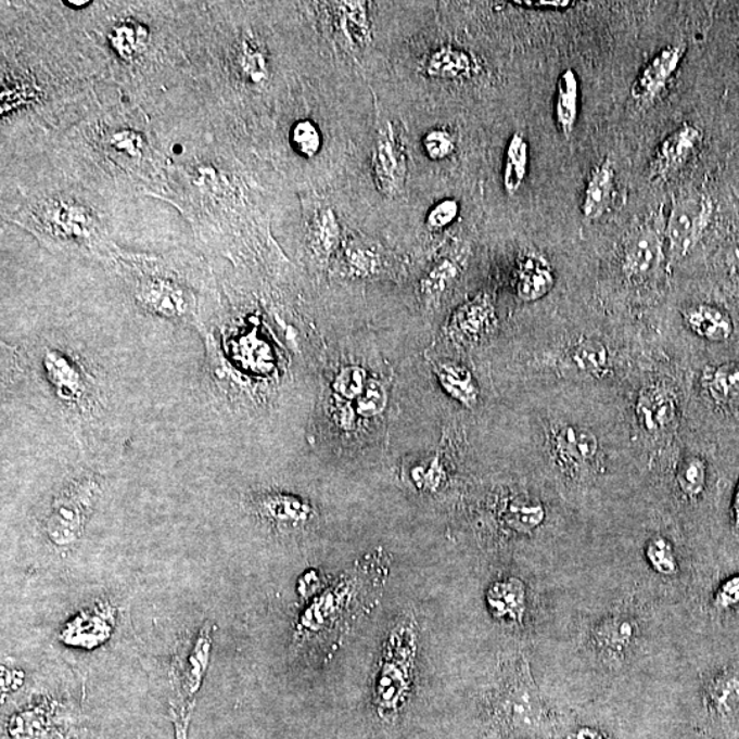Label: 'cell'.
<instances>
[{"mask_svg": "<svg viewBox=\"0 0 739 739\" xmlns=\"http://www.w3.org/2000/svg\"><path fill=\"white\" fill-rule=\"evenodd\" d=\"M387 575L390 559L375 550L314 597L297 617L298 649L317 659L332 658L356 622L379 602Z\"/></svg>", "mask_w": 739, "mask_h": 739, "instance_id": "cell-1", "label": "cell"}, {"mask_svg": "<svg viewBox=\"0 0 739 739\" xmlns=\"http://www.w3.org/2000/svg\"><path fill=\"white\" fill-rule=\"evenodd\" d=\"M21 358L3 355V360L12 361L10 369H18L21 377L38 379L44 390V397L65 419L80 444L91 442L93 423L101 418L103 408L102 387L98 379L84 364L80 356L44 342Z\"/></svg>", "mask_w": 739, "mask_h": 739, "instance_id": "cell-2", "label": "cell"}, {"mask_svg": "<svg viewBox=\"0 0 739 739\" xmlns=\"http://www.w3.org/2000/svg\"><path fill=\"white\" fill-rule=\"evenodd\" d=\"M120 270L136 303L146 314L207 335L212 316L202 286L165 259L123 258Z\"/></svg>", "mask_w": 739, "mask_h": 739, "instance_id": "cell-3", "label": "cell"}, {"mask_svg": "<svg viewBox=\"0 0 739 739\" xmlns=\"http://www.w3.org/2000/svg\"><path fill=\"white\" fill-rule=\"evenodd\" d=\"M496 679L486 701L490 731L512 737L541 730L547 723V710L526 659L518 657L502 664Z\"/></svg>", "mask_w": 739, "mask_h": 739, "instance_id": "cell-4", "label": "cell"}, {"mask_svg": "<svg viewBox=\"0 0 739 739\" xmlns=\"http://www.w3.org/2000/svg\"><path fill=\"white\" fill-rule=\"evenodd\" d=\"M418 627L411 613H403L387 632L373 678V704L386 722L395 721L416 679Z\"/></svg>", "mask_w": 739, "mask_h": 739, "instance_id": "cell-5", "label": "cell"}, {"mask_svg": "<svg viewBox=\"0 0 739 739\" xmlns=\"http://www.w3.org/2000/svg\"><path fill=\"white\" fill-rule=\"evenodd\" d=\"M102 495V480L93 473L75 476L62 487L44 518L47 539L58 549L76 547Z\"/></svg>", "mask_w": 739, "mask_h": 739, "instance_id": "cell-6", "label": "cell"}, {"mask_svg": "<svg viewBox=\"0 0 739 739\" xmlns=\"http://www.w3.org/2000/svg\"><path fill=\"white\" fill-rule=\"evenodd\" d=\"M250 511L272 531L291 534L301 533L317 521L316 507L311 501L295 493L265 490L251 496Z\"/></svg>", "mask_w": 739, "mask_h": 739, "instance_id": "cell-7", "label": "cell"}, {"mask_svg": "<svg viewBox=\"0 0 739 739\" xmlns=\"http://www.w3.org/2000/svg\"><path fill=\"white\" fill-rule=\"evenodd\" d=\"M712 202L702 193L691 192L675 199L665 227L670 254L683 258L699 243L710 227Z\"/></svg>", "mask_w": 739, "mask_h": 739, "instance_id": "cell-8", "label": "cell"}, {"mask_svg": "<svg viewBox=\"0 0 739 739\" xmlns=\"http://www.w3.org/2000/svg\"><path fill=\"white\" fill-rule=\"evenodd\" d=\"M370 170L381 195L393 199L405 191L408 176L407 150L405 140L392 123H386L377 135L370 154Z\"/></svg>", "mask_w": 739, "mask_h": 739, "instance_id": "cell-9", "label": "cell"}, {"mask_svg": "<svg viewBox=\"0 0 739 739\" xmlns=\"http://www.w3.org/2000/svg\"><path fill=\"white\" fill-rule=\"evenodd\" d=\"M213 651V626L207 623L193 634L190 642L182 645L171 664V675L178 693L187 705H195Z\"/></svg>", "mask_w": 739, "mask_h": 739, "instance_id": "cell-10", "label": "cell"}, {"mask_svg": "<svg viewBox=\"0 0 739 739\" xmlns=\"http://www.w3.org/2000/svg\"><path fill=\"white\" fill-rule=\"evenodd\" d=\"M115 617L117 610L109 601H99L73 616L62 628L60 639L72 648H99L112 637Z\"/></svg>", "mask_w": 739, "mask_h": 739, "instance_id": "cell-11", "label": "cell"}, {"mask_svg": "<svg viewBox=\"0 0 739 739\" xmlns=\"http://www.w3.org/2000/svg\"><path fill=\"white\" fill-rule=\"evenodd\" d=\"M688 51L686 44H670L659 50L638 73L632 86V98L639 104H651L662 95L678 73Z\"/></svg>", "mask_w": 739, "mask_h": 739, "instance_id": "cell-12", "label": "cell"}, {"mask_svg": "<svg viewBox=\"0 0 739 739\" xmlns=\"http://www.w3.org/2000/svg\"><path fill=\"white\" fill-rule=\"evenodd\" d=\"M704 130L685 123L659 144L651 165L652 178H668L684 169L704 145Z\"/></svg>", "mask_w": 739, "mask_h": 739, "instance_id": "cell-13", "label": "cell"}, {"mask_svg": "<svg viewBox=\"0 0 739 739\" xmlns=\"http://www.w3.org/2000/svg\"><path fill=\"white\" fill-rule=\"evenodd\" d=\"M496 324L495 303L486 292H481L455 308L445 333L455 342L479 343L495 330Z\"/></svg>", "mask_w": 739, "mask_h": 739, "instance_id": "cell-14", "label": "cell"}, {"mask_svg": "<svg viewBox=\"0 0 739 739\" xmlns=\"http://www.w3.org/2000/svg\"><path fill=\"white\" fill-rule=\"evenodd\" d=\"M550 448L563 469L581 471L595 463L600 443L590 430L578 424H564L550 434Z\"/></svg>", "mask_w": 739, "mask_h": 739, "instance_id": "cell-15", "label": "cell"}, {"mask_svg": "<svg viewBox=\"0 0 739 739\" xmlns=\"http://www.w3.org/2000/svg\"><path fill=\"white\" fill-rule=\"evenodd\" d=\"M634 410L644 432L657 436L674 426L678 418V398L667 385H648L639 392Z\"/></svg>", "mask_w": 739, "mask_h": 739, "instance_id": "cell-16", "label": "cell"}, {"mask_svg": "<svg viewBox=\"0 0 739 739\" xmlns=\"http://www.w3.org/2000/svg\"><path fill=\"white\" fill-rule=\"evenodd\" d=\"M480 62L473 52L455 44L434 47L424 55L419 72L432 80L463 81L479 75Z\"/></svg>", "mask_w": 739, "mask_h": 739, "instance_id": "cell-17", "label": "cell"}, {"mask_svg": "<svg viewBox=\"0 0 739 739\" xmlns=\"http://www.w3.org/2000/svg\"><path fill=\"white\" fill-rule=\"evenodd\" d=\"M662 256L663 244L657 229L641 228L628 238L623 250V270L630 279H647L658 269Z\"/></svg>", "mask_w": 739, "mask_h": 739, "instance_id": "cell-18", "label": "cell"}, {"mask_svg": "<svg viewBox=\"0 0 739 739\" xmlns=\"http://www.w3.org/2000/svg\"><path fill=\"white\" fill-rule=\"evenodd\" d=\"M616 198L615 166L610 158L600 162L590 171L586 181L581 212L586 219L596 221L606 215L613 206Z\"/></svg>", "mask_w": 739, "mask_h": 739, "instance_id": "cell-19", "label": "cell"}, {"mask_svg": "<svg viewBox=\"0 0 739 739\" xmlns=\"http://www.w3.org/2000/svg\"><path fill=\"white\" fill-rule=\"evenodd\" d=\"M555 285V275L548 262L537 254H525L518 259L513 272V290L522 302H537Z\"/></svg>", "mask_w": 739, "mask_h": 739, "instance_id": "cell-20", "label": "cell"}, {"mask_svg": "<svg viewBox=\"0 0 739 739\" xmlns=\"http://www.w3.org/2000/svg\"><path fill=\"white\" fill-rule=\"evenodd\" d=\"M486 604L497 621L519 625L526 612V586L518 578L493 582L486 594Z\"/></svg>", "mask_w": 739, "mask_h": 739, "instance_id": "cell-21", "label": "cell"}, {"mask_svg": "<svg viewBox=\"0 0 739 739\" xmlns=\"http://www.w3.org/2000/svg\"><path fill=\"white\" fill-rule=\"evenodd\" d=\"M610 351L604 343L585 339L571 345L562 356L563 370L581 379H599L610 367Z\"/></svg>", "mask_w": 739, "mask_h": 739, "instance_id": "cell-22", "label": "cell"}, {"mask_svg": "<svg viewBox=\"0 0 739 739\" xmlns=\"http://www.w3.org/2000/svg\"><path fill=\"white\" fill-rule=\"evenodd\" d=\"M334 26L353 49H365L371 43V21L369 3L335 2L333 3Z\"/></svg>", "mask_w": 739, "mask_h": 739, "instance_id": "cell-23", "label": "cell"}, {"mask_svg": "<svg viewBox=\"0 0 739 739\" xmlns=\"http://www.w3.org/2000/svg\"><path fill=\"white\" fill-rule=\"evenodd\" d=\"M343 243L342 225L337 214L329 206L314 212L308 225V244L317 259L329 262L339 253Z\"/></svg>", "mask_w": 739, "mask_h": 739, "instance_id": "cell-24", "label": "cell"}, {"mask_svg": "<svg viewBox=\"0 0 739 739\" xmlns=\"http://www.w3.org/2000/svg\"><path fill=\"white\" fill-rule=\"evenodd\" d=\"M685 323L699 337L711 343H725L734 333L730 316L712 304H695L683 313Z\"/></svg>", "mask_w": 739, "mask_h": 739, "instance_id": "cell-25", "label": "cell"}, {"mask_svg": "<svg viewBox=\"0 0 739 739\" xmlns=\"http://www.w3.org/2000/svg\"><path fill=\"white\" fill-rule=\"evenodd\" d=\"M701 385L717 406L739 407L738 361L706 366L702 371Z\"/></svg>", "mask_w": 739, "mask_h": 739, "instance_id": "cell-26", "label": "cell"}, {"mask_svg": "<svg viewBox=\"0 0 739 739\" xmlns=\"http://www.w3.org/2000/svg\"><path fill=\"white\" fill-rule=\"evenodd\" d=\"M579 80L574 69L568 67L562 73L557 81V89H555V119L557 125L564 136H571L576 127V120L579 115Z\"/></svg>", "mask_w": 739, "mask_h": 739, "instance_id": "cell-27", "label": "cell"}, {"mask_svg": "<svg viewBox=\"0 0 739 739\" xmlns=\"http://www.w3.org/2000/svg\"><path fill=\"white\" fill-rule=\"evenodd\" d=\"M433 371L439 385L448 395L466 408H474L480 402L479 386L473 374L464 366L454 361H434Z\"/></svg>", "mask_w": 739, "mask_h": 739, "instance_id": "cell-28", "label": "cell"}, {"mask_svg": "<svg viewBox=\"0 0 739 739\" xmlns=\"http://www.w3.org/2000/svg\"><path fill=\"white\" fill-rule=\"evenodd\" d=\"M461 266L454 256H443L434 262L432 267L424 272L419 280L418 291L422 301L429 304H438L459 279Z\"/></svg>", "mask_w": 739, "mask_h": 739, "instance_id": "cell-29", "label": "cell"}, {"mask_svg": "<svg viewBox=\"0 0 739 739\" xmlns=\"http://www.w3.org/2000/svg\"><path fill=\"white\" fill-rule=\"evenodd\" d=\"M528 143L522 132L511 135L505 151L502 162V187L508 195L512 196L521 190L528 171Z\"/></svg>", "mask_w": 739, "mask_h": 739, "instance_id": "cell-30", "label": "cell"}, {"mask_svg": "<svg viewBox=\"0 0 739 739\" xmlns=\"http://www.w3.org/2000/svg\"><path fill=\"white\" fill-rule=\"evenodd\" d=\"M342 259L343 270L351 279H371L384 269V258L373 246L345 244Z\"/></svg>", "mask_w": 739, "mask_h": 739, "instance_id": "cell-31", "label": "cell"}, {"mask_svg": "<svg viewBox=\"0 0 739 739\" xmlns=\"http://www.w3.org/2000/svg\"><path fill=\"white\" fill-rule=\"evenodd\" d=\"M444 453L438 449L429 458L417 461L406 470L407 481L418 490L434 492L447 480Z\"/></svg>", "mask_w": 739, "mask_h": 739, "instance_id": "cell-32", "label": "cell"}, {"mask_svg": "<svg viewBox=\"0 0 739 739\" xmlns=\"http://www.w3.org/2000/svg\"><path fill=\"white\" fill-rule=\"evenodd\" d=\"M502 519L508 527L518 533H532L545 521L541 502L528 499H513L508 502Z\"/></svg>", "mask_w": 739, "mask_h": 739, "instance_id": "cell-33", "label": "cell"}, {"mask_svg": "<svg viewBox=\"0 0 739 739\" xmlns=\"http://www.w3.org/2000/svg\"><path fill=\"white\" fill-rule=\"evenodd\" d=\"M637 628L627 620H612L597 628L596 641L610 653H623L634 642Z\"/></svg>", "mask_w": 739, "mask_h": 739, "instance_id": "cell-34", "label": "cell"}, {"mask_svg": "<svg viewBox=\"0 0 739 739\" xmlns=\"http://www.w3.org/2000/svg\"><path fill=\"white\" fill-rule=\"evenodd\" d=\"M708 701L717 714H730L739 705V678L732 674L717 676L708 688Z\"/></svg>", "mask_w": 739, "mask_h": 739, "instance_id": "cell-35", "label": "cell"}, {"mask_svg": "<svg viewBox=\"0 0 739 739\" xmlns=\"http://www.w3.org/2000/svg\"><path fill=\"white\" fill-rule=\"evenodd\" d=\"M676 482L680 492L689 499H697L706 486V464L700 456L691 455L680 461L676 471Z\"/></svg>", "mask_w": 739, "mask_h": 739, "instance_id": "cell-36", "label": "cell"}, {"mask_svg": "<svg viewBox=\"0 0 739 739\" xmlns=\"http://www.w3.org/2000/svg\"><path fill=\"white\" fill-rule=\"evenodd\" d=\"M291 145L303 158L313 160L321 152V129L311 119H301L291 129Z\"/></svg>", "mask_w": 739, "mask_h": 739, "instance_id": "cell-37", "label": "cell"}, {"mask_svg": "<svg viewBox=\"0 0 739 739\" xmlns=\"http://www.w3.org/2000/svg\"><path fill=\"white\" fill-rule=\"evenodd\" d=\"M645 558L658 574L673 576L678 573L679 564L676 560L673 544L663 536H654L645 547Z\"/></svg>", "mask_w": 739, "mask_h": 739, "instance_id": "cell-38", "label": "cell"}, {"mask_svg": "<svg viewBox=\"0 0 739 739\" xmlns=\"http://www.w3.org/2000/svg\"><path fill=\"white\" fill-rule=\"evenodd\" d=\"M240 67L245 80L255 84V86H259L269 76L266 54L254 40H244L243 46H241Z\"/></svg>", "mask_w": 739, "mask_h": 739, "instance_id": "cell-39", "label": "cell"}, {"mask_svg": "<svg viewBox=\"0 0 739 739\" xmlns=\"http://www.w3.org/2000/svg\"><path fill=\"white\" fill-rule=\"evenodd\" d=\"M421 144L424 155L433 162L448 160L458 149V141H456L455 135L442 127L429 129L422 136Z\"/></svg>", "mask_w": 739, "mask_h": 739, "instance_id": "cell-40", "label": "cell"}, {"mask_svg": "<svg viewBox=\"0 0 739 739\" xmlns=\"http://www.w3.org/2000/svg\"><path fill=\"white\" fill-rule=\"evenodd\" d=\"M369 381L366 371L361 367H344L335 375L333 391L344 398H358L364 393Z\"/></svg>", "mask_w": 739, "mask_h": 739, "instance_id": "cell-41", "label": "cell"}, {"mask_svg": "<svg viewBox=\"0 0 739 739\" xmlns=\"http://www.w3.org/2000/svg\"><path fill=\"white\" fill-rule=\"evenodd\" d=\"M460 215V203L455 198H444L429 208L424 224L433 232L450 227Z\"/></svg>", "mask_w": 739, "mask_h": 739, "instance_id": "cell-42", "label": "cell"}, {"mask_svg": "<svg viewBox=\"0 0 739 739\" xmlns=\"http://www.w3.org/2000/svg\"><path fill=\"white\" fill-rule=\"evenodd\" d=\"M358 400V412L364 417L379 416L386 406V391L380 382L370 380L364 393L356 398Z\"/></svg>", "mask_w": 739, "mask_h": 739, "instance_id": "cell-43", "label": "cell"}, {"mask_svg": "<svg viewBox=\"0 0 739 739\" xmlns=\"http://www.w3.org/2000/svg\"><path fill=\"white\" fill-rule=\"evenodd\" d=\"M714 604L719 610H731L739 606V574L726 579L716 590Z\"/></svg>", "mask_w": 739, "mask_h": 739, "instance_id": "cell-44", "label": "cell"}, {"mask_svg": "<svg viewBox=\"0 0 739 739\" xmlns=\"http://www.w3.org/2000/svg\"><path fill=\"white\" fill-rule=\"evenodd\" d=\"M193 705L187 708H171L173 725H175L176 739H188L190 730Z\"/></svg>", "mask_w": 739, "mask_h": 739, "instance_id": "cell-45", "label": "cell"}, {"mask_svg": "<svg viewBox=\"0 0 739 739\" xmlns=\"http://www.w3.org/2000/svg\"><path fill=\"white\" fill-rule=\"evenodd\" d=\"M319 586H321V579H319L316 571H308V573L303 575V578L298 581V594L302 597H308L316 594Z\"/></svg>", "mask_w": 739, "mask_h": 739, "instance_id": "cell-46", "label": "cell"}, {"mask_svg": "<svg viewBox=\"0 0 739 739\" xmlns=\"http://www.w3.org/2000/svg\"><path fill=\"white\" fill-rule=\"evenodd\" d=\"M513 4H522V7L534 9L560 10L570 8L574 2L564 0V2H515Z\"/></svg>", "mask_w": 739, "mask_h": 739, "instance_id": "cell-47", "label": "cell"}, {"mask_svg": "<svg viewBox=\"0 0 739 739\" xmlns=\"http://www.w3.org/2000/svg\"><path fill=\"white\" fill-rule=\"evenodd\" d=\"M570 739H607L601 732L590 730V728H581V730L575 731Z\"/></svg>", "mask_w": 739, "mask_h": 739, "instance_id": "cell-48", "label": "cell"}, {"mask_svg": "<svg viewBox=\"0 0 739 739\" xmlns=\"http://www.w3.org/2000/svg\"><path fill=\"white\" fill-rule=\"evenodd\" d=\"M732 518L734 525H736V528L739 532V480L737 482L736 492H734L732 497Z\"/></svg>", "mask_w": 739, "mask_h": 739, "instance_id": "cell-49", "label": "cell"}, {"mask_svg": "<svg viewBox=\"0 0 739 739\" xmlns=\"http://www.w3.org/2000/svg\"><path fill=\"white\" fill-rule=\"evenodd\" d=\"M730 256H731L732 265L738 267V269H739V240L737 241L736 244H734Z\"/></svg>", "mask_w": 739, "mask_h": 739, "instance_id": "cell-50", "label": "cell"}]
</instances>
